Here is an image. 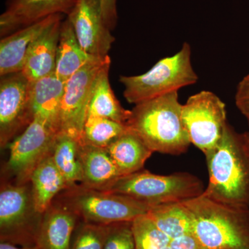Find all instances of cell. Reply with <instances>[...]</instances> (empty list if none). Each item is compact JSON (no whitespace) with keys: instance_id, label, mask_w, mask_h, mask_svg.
Segmentation results:
<instances>
[{"instance_id":"obj_15","label":"cell","mask_w":249,"mask_h":249,"mask_svg":"<svg viewBox=\"0 0 249 249\" xmlns=\"http://www.w3.org/2000/svg\"><path fill=\"white\" fill-rule=\"evenodd\" d=\"M62 14L53 15L6 36L0 42V75L22 71L28 50L34 42Z\"/></svg>"},{"instance_id":"obj_3","label":"cell","mask_w":249,"mask_h":249,"mask_svg":"<svg viewBox=\"0 0 249 249\" xmlns=\"http://www.w3.org/2000/svg\"><path fill=\"white\" fill-rule=\"evenodd\" d=\"M193 218V235L206 249H249V208L204 194L183 201Z\"/></svg>"},{"instance_id":"obj_7","label":"cell","mask_w":249,"mask_h":249,"mask_svg":"<svg viewBox=\"0 0 249 249\" xmlns=\"http://www.w3.org/2000/svg\"><path fill=\"white\" fill-rule=\"evenodd\" d=\"M42 214L36 211L30 181L24 184L1 183L0 238L22 247L36 246Z\"/></svg>"},{"instance_id":"obj_26","label":"cell","mask_w":249,"mask_h":249,"mask_svg":"<svg viewBox=\"0 0 249 249\" xmlns=\"http://www.w3.org/2000/svg\"><path fill=\"white\" fill-rule=\"evenodd\" d=\"M132 228L136 249H163L171 242L147 214L135 218Z\"/></svg>"},{"instance_id":"obj_10","label":"cell","mask_w":249,"mask_h":249,"mask_svg":"<svg viewBox=\"0 0 249 249\" xmlns=\"http://www.w3.org/2000/svg\"><path fill=\"white\" fill-rule=\"evenodd\" d=\"M109 58L107 55L91 60L65 82L58 111L59 133L67 134L81 141L95 80Z\"/></svg>"},{"instance_id":"obj_28","label":"cell","mask_w":249,"mask_h":249,"mask_svg":"<svg viewBox=\"0 0 249 249\" xmlns=\"http://www.w3.org/2000/svg\"><path fill=\"white\" fill-rule=\"evenodd\" d=\"M104 249H136L132 222L110 224Z\"/></svg>"},{"instance_id":"obj_2","label":"cell","mask_w":249,"mask_h":249,"mask_svg":"<svg viewBox=\"0 0 249 249\" xmlns=\"http://www.w3.org/2000/svg\"><path fill=\"white\" fill-rule=\"evenodd\" d=\"M204 155L209 180L203 194L224 204L249 208V160L241 134L228 123L217 145Z\"/></svg>"},{"instance_id":"obj_5","label":"cell","mask_w":249,"mask_h":249,"mask_svg":"<svg viewBox=\"0 0 249 249\" xmlns=\"http://www.w3.org/2000/svg\"><path fill=\"white\" fill-rule=\"evenodd\" d=\"M204 190L201 180L191 173L160 175L142 170L121 177L103 191L130 196L152 207L189 200L202 195Z\"/></svg>"},{"instance_id":"obj_32","label":"cell","mask_w":249,"mask_h":249,"mask_svg":"<svg viewBox=\"0 0 249 249\" xmlns=\"http://www.w3.org/2000/svg\"><path fill=\"white\" fill-rule=\"evenodd\" d=\"M0 249H40L36 246L33 247H22V248H18L14 244L9 243V242H1L0 244Z\"/></svg>"},{"instance_id":"obj_9","label":"cell","mask_w":249,"mask_h":249,"mask_svg":"<svg viewBox=\"0 0 249 249\" xmlns=\"http://www.w3.org/2000/svg\"><path fill=\"white\" fill-rule=\"evenodd\" d=\"M181 115L191 144L204 155L217 145L228 124L225 103L210 91L190 96Z\"/></svg>"},{"instance_id":"obj_1","label":"cell","mask_w":249,"mask_h":249,"mask_svg":"<svg viewBox=\"0 0 249 249\" xmlns=\"http://www.w3.org/2000/svg\"><path fill=\"white\" fill-rule=\"evenodd\" d=\"M181 109L178 91H173L135 105L126 124L152 152L180 155L191 144Z\"/></svg>"},{"instance_id":"obj_16","label":"cell","mask_w":249,"mask_h":249,"mask_svg":"<svg viewBox=\"0 0 249 249\" xmlns=\"http://www.w3.org/2000/svg\"><path fill=\"white\" fill-rule=\"evenodd\" d=\"M63 16L54 21L29 47L22 71L29 81L55 73Z\"/></svg>"},{"instance_id":"obj_19","label":"cell","mask_w":249,"mask_h":249,"mask_svg":"<svg viewBox=\"0 0 249 249\" xmlns=\"http://www.w3.org/2000/svg\"><path fill=\"white\" fill-rule=\"evenodd\" d=\"M110 64L109 58L98 72L90 97L88 116L106 118L126 124L131 110L122 107L111 89L109 80Z\"/></svg>"},{"instance_id":"obj_8","label":"cell","mask_w":249,"mask_h":249,"mask_svg":"<svg viewBox=\"0 0 249 249\" xmlns=\"http://www.w3.org/2000/svg\"><path fill=\"white\" fill-rule=\"evenodd\" d=\"M58 134V129L48 121L34 117L23 133L9 143L4 174L10 183L19 185L30 181L36 167L52 153Z\"/></svg>"},{"instance_id":"obj_27","label":"cell","mask_w":249,"mask_h":249,"mask_svg":"<svg viewBox=\"0 0 249 249\" xmlns=\"http://www.w3.org/2000/svg\"><path fill=\"white\" fill-rule=\"evenodd\" d=\"M109 225L80 220L73 232L70 249H104L109 235Z\"/></svg>"},{"instance_id":"obj_23","label":"cell","mask_w":249,"mask_h":249,"mask_svg":"<svg viewBox=\"0 0 249 249\" xmlns=\"http://www.w3.org/2000/svg\"><path fill=\"white\" fill-rule=\"evenodd\" d=\"M80 147V139L67 134L59 133L52 150L54 163L65 178L68 188L83 182Z\"/></svg>"},{"instance_id":"obj_18","label":"cell","mask_w":249,"mask_h":249,"mask_svg":"<svg viewBox=\"0 0 249 249\" xmlns=\"http://www.w3.org/2000/svg\"><path fill=\"white\" fill-rule=\"evenodd\" d=\"M30 183L36 211L41 214L45 213L61 192L68 188L65 178L54 163L52 153L36 167Z\"/></svg>"},{"instance_id":"obj_24","label":"cell","mask_w":249,"mask_h":249,"mask_svg":"<svg viewBox=\"0 0 249 249\" xmlns=\"http://www.w3.org/2000/svg\"><path fill=\"white\" fill-rule=\"evenodd\" d=\"M171 240L193 233V218L183 201L152 206L147 213Z\"/></svg>"},{"instance_id":"obj_22","label":"cell","mask_w":249,"mask_h":249,"mask_svg":"<svg viewBox=\"0 0 249 249\" xmlns=\"http://www.w3.org/2000/svg\"><path fill=\"white\" fill-rule=\"evenodd\" d=\"M97 58L99 57L91 55L82 48L71 22L67 18L65 19L60 30L55 75L66 82L87 64Z\"/></svg>"},{"instance_id":"obj_34","label":"cell","mask_w":249,"mask_h":249,"mask_svg":"<svg viewBox=\"0 0 249 249\" xmlns=\"http://www.w3.org/2000/svg\"><path fill=\"white\" fill-rule=\"evenodd\" d=\"M163 249H172L170 248V246H168V247H165V248H164Z\"/></svg>"},{"instance_id":"obj_31","label":"cell","mask_w":249,"mask_h":249,"mask_svg":"<svg viewBox=\"0 0 249 249\" xmlns=\"http://www.w3.org/2000/svg\"><path fill=\"white\" fill-rule=\"evenodd\" d=\"M170 247L172 249H206L193 234L173 239L170 242Z\"/></svg>"},{"instance_id":"obj_13","label":"cell","mask_w":249,"mask_h":249,"mask_svg":"<svg viewBox=\"0 0 249 249\" xmlns=\"http://www.w3.org/2000/svg\"><path fill=\"white\" fill-rule=\"evenodd\" d=\"M76 0H8L0 16L1 37L27 27L53 15L68 16Z\"/></svg>"},{"instance_id":"obj_6","label":"cell","mask_w":249,"mask_h":249,"mask_svg":"<svg viewBox=\"0 0 249 249\" xmlns=\"http://www.w3.org/2000/svg\"><path fill=\"white\" fill-rule=\"evenodd\" d=\"M54 200L71 210L80 220L103 225L132 222L139 216L147 214L151 208L130 196L82 184L61 192Z\"/></svg>"},{"instance_id":"obj_25","label":"cell","mask_w":249,"mask_h":249,"mask_svg":"<svg viewBox=\"0 0 249 249\" xmlns=\"http://www.w3.org/2000/svg\"><path fill=\"white\" fill-rule=\"evenodd\" d=\"M127 129V124L106 118L88 116L82 134L81 142L107 149Z\"/></svg>"},{"instance_id":"obj_11","label":"cell","mask_w":249,"mask_h":249,"mask_svg":"<svg viewBox=\"0 0 249 249\" xmlns=\"http://www.w3.org/2000/svg\"><path fill=\"white\" fill-rule=\"evenodd\" d=\"M31 83L22 71L1 76L0 83V145L7 146L34 120Z\"/></svg>"},{"instance_id":"obj_30","label":"cell","mask_w":249,"mask_h":249,"mask_svg":"<svg viewBox=\"0 0 249 249\" xmlns=\"http://www.w3.org/2000/svg\"><path fill=\"white\" fill-rule=\"evenodd\" d=\"M105 22L110 30L116 27L118 21L117 0H100Z\"/></svg>"},{"instance_id":"obj_20","label":"cell","mask_w":249,"mask_h":249,"mask_svg":"<svg viewBox=\"0 0 249 249\" xmlns=\"http://www.w3.org/2000/svg\"><path fill=\"white\" fill-rule=\"evenodd\" d=\"M106 150L121 177L143 169L145 162L153 153L142 139L129 127Z\"/></svg>"},{"instance_id":"obj_4","label":"cell","mask_w":249,"mask_h":249,"mask_svg":"<svg viewBox=\"0 0 249 249\" xmlns=\"http://www.w3.org/2000/svg\"><path fill=\"white\" fill-rule=\"evenodd\" d=\"M198 80L191 62V47L185 42L173 56L160 59L149 71L139 76H121L124 96L127 102L137 105L184 87Z\"/></svg>"},{"instance_id":"obj_12","label":"cell","mask_w":249,"mask_h":249,"mask_svg":"<svg viewBox=\"0 0 249 249\" xmlns=\"http://www.w3.org/2000/svg\"><path fill=\"white\" fill-rule=\"evenodd\" d=\"M67 19L85 52L95 56L108 55L115 38L105 22L100 0H76Z\"/></svg>"},{"instance_id":"obj_17","label":"cell","mask_w":249,"mask_h":249,"mask_svg":"<svg viewBox=\"0 0 249 249\" xmlns=\"http://www.w3.org/2000/svg\"><path fill=\"white\" fill-rule=\"evenodd\" d=\"M80 155L83 171L81 184L83 186L106 191L121 178L106 149L81 142Z\"/></svg>"},{"instance_id":"obj_21","label":"cell","mask_w":249,"mask_h":249,"mask_svg":"<svg viewBox=\"0 0 249 249\" xmlns=\"http://www.w3.org/2000/svg\"><path fill=\"white\" fill-rule=\"evenodd\" d=\"M31 83V104L34 117L48 121L58 129L59 108L64 91L65 82L55 73Z\"/></svg>"},{"instance_id":"obj_33","label":"cell","mask_w":249,"mask_h":249,"mask_svg":"<svg viewBox=\"0 0 249 249\" xmlns=\"http://www.w3.org/2000/svg\"><path fill=\"white\" fill-rule=\"evenodd\" d=\"M241 139H242L244 150L249 160V132H246L241 134Z\"/></svg>"},{"instance_id":"obj_29","label":"cell","mask_w":249,"mask_h":249,"mask_svg":"<svg viewBox=\"0 0 249 249\" xmlns=\"http://www.w3.org/2000/svg\"><path fill=\"white\" fill-rule=\"evenodd\" d=\"M235 102L236 107L245 116L249 129V73L244 77L237 85Z\"/></svg>"},{"instance_id":"obj_14","label":"cell","mask_w":249,"mask_h":249,"mask_svg":"<svg viewBox=\"0 0 249 249\" xmlns=\"http://www.w3.org/2000/svg\"><path fill=\"white\" fill-rule=\"evenodd\" d=\"M80 220L71 210L54 200L42 214L36 245L40 249H70L73 232Z\"/></svg>"}]
</instances>
